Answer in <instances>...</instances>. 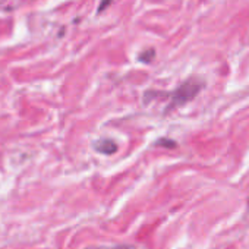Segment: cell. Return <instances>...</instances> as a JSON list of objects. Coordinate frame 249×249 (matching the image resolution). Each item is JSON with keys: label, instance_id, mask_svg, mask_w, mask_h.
<instances>
[{"label": "cell", "instance_id": "6da1fadb", "mask_svg": "<svg viewBox=\"0 0 249 249\" xmlns=\"http://www.w3.org/2000/svg\"><path fill=\"white\" fill-rule=\"evenodd\" d=\"M202 88V82L199 79H195V78H191V79H186L185 82H182L172 94V103H170V108H175V107H180L189 101H192L198 92L201 91Z\"/></svg>", "mask_w": 249, "mask_h": 249}, {"label": "cell", "instance_id": "7a4b0ae2", "mask_svg": "<svg viewBox=\"0 0 249 249\" xmlns=\"http://www.w3.org/2000/svg\"><path fill=\"white\" fill-rule=\"evenodd\" d=\"M94 148L101 153V154H107L111 156L117 151V144L113 140H98L94 145Z\"/></svg>", "mask_w": 249, "mask_h": 249}, {"label": "cell", "instance_id": "3957f363", "mask_svg": "<svg viewBox=\"0 0 249 249\" xmlns=\"http://www.w3.org/2000/svg\"><path fill=\"white\" fill-rule=\"evenodd\" d=\"M154 56H156V52H154L153 49H148V50H145V52H142V53H141L140 60H141V62H144V63H150V62L154 59Z\"/></svg>", "mask_w": 249, "mask_h": 249}, {"label": "cell", "instance_id": "277c9868", "mask_svg": "<svg viewBox=\"0 0 249 249\" xmlns=\"http://www.w3.org/2000/svg\"><path fill=\"white\" fill-rule=\"evenodd\" d=\"M89 249H135V248L131 245H116V246H108V248L101 246V248H89Z\"/></svg>", "mask_w": 249, "mask_h": 249}, {"label": "cell", "instance_id": "5b68a950", "mask_svg": "<svg viewBox=\"0 0 249 249\" xmlns=\"http://www.w3.org/2000/svg\"><path fill=\"white\" fill-rule=\"evenodd\" d=\"M111 3V0H101V3H100V8H98V12H103L104 9H107Z\"/></svg>", "mask_w": 249, "mask_h": 249}, {"label": "cell", "instance_id": "8992f818", "mask_svg": "<svg viewBox=\"0 0 249 249\" xmlns=\"http://www.w3.org/2000/svg\"><path fill=\"white\" fill-rule=\"evenodd\" d=\"M157 145H167V147H175L176 144H175L173 141H164V140H160V141L157 142Z\"/></svg>", "mask_w": 249, "mask_h": 249}]
</instances>
